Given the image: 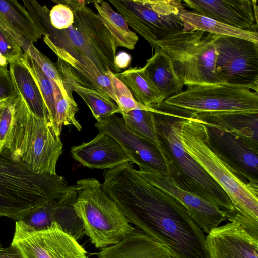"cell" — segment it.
<instances>
[{"mask_svg":"<svg viewBox=\"0 0 258 258\" xmlns=\"http://www.w3.org/2000/svg\"><path fill=\"white\" fill-rule=\"evenodd\" d=\"M103 190L131 223L174 258H210L203 231L175 198L143 178L128 162L104 173Z\"/></svg>","mask_w":258,"mask_h":258,"instance_id":"obj_1","label":"cell"},{"mask_svg":"<svg viewBox=\"0 0 258 258\" xmlns=\"http://www.w3.org/2000/svg\"><path fill=\"white\" fill-rule=\"evenodd\" d=\"M68 5L74 15L67 29L54 28L49 21L50 10L35 0H23L24 7L54 52H63L80 62L94 65L101 73H119L114 63L117 47L115 40L97 13L85 1H54Z\"/></svg>","mask_w":258,"mask_h":258,"instance_id":"obj_2","label":"cell"},{"mask_svg":"<svg viewBox=\"0 0 258 258\" xmlns=\"http://www.w3.org/2000/svg\"><path fill=\"white\" fill-rule=\"evenodd\" d=\"M152 112L157 148L166 172L179 187L216 205L227 213V220L235 214L226 193L184 149L180 138L183 115L162 102Z\"/></svg>","mask_w":258,"mask_h":258,"instance_id":"obj_3","label":"cell"},{"mask_svg":"<svg viewBox=\"0 0 258 258\" xmlns=\"http://www.w3.org/2000/svg\"><path fill=\"white\" fill-rule=\"evenodd\" d=\"M77 190L62 176L32 170L4 147L0 152V217L16 221L67 192Z\"/></svg>","mask_w":258,"mask_h":258,"instance_id":"obj_4","label":"cell"},{"mask_svg":"<svg viewBox=\"0 0 258 258\" xmlns=\"http://www.w3.org/2000/svg\"><path fill=\"white\" fill-rule=\"evenodd\" d=\"M180 122L184 149L226 193L234 214L258 224V184L242 179L219 157L208 143L202 122L183 115Z\"/></svg>","mask_w":258,"mask_h":258,"instance_id":"obj_5","label":"cell"},{"mask_svg":"<svg viewBox=\"0 0 258 258\" xmlns=\"http://www.w3.org/2000/svg\"><path fill=\"white\" fill-rule=\"evenodd\" d=\"M14 102L13 119L4 147L35 171L56 175L63 151L60 136L52 124L37 116L21 97L17 95Z\"/></svg>","mask_w":258,"mask_h":258,"instance_id":"obj_6","label":"cell"},{"mask_svg":"<svg viewBox=\"0 0 258 258\" xmlns=\"http://www.w3.org/2000/svg\"><path fill=\"white\" fill-rule=\"evenodd\" d=\"M76 185L77 195L74 207L83 222L85 234L96 248L116 244L138 231L103 190L98 180L83 179Z\"/></svg>","mask_w":258,"mask_h":258,"instance_id":"obj_7","label":"cell"},{"mask_svg":"<svg viewBox=\"0 0 258 258\" xmlns=\"http://www.w3.org/2000/svg\"><path fill=\"white\" fill-rule=\"evenodd\" d=\"M219 35L191 29L171 35L157 43L187 86L223 83L215 72Z\"/></svg>","mask_w":258,"mask_h":258,"instance_id":"obj_8","label":"cell"},{"mask_svg":"<svg viewBox=\"0 0 258 258\" xmlns=\"http://www.w3.org/2000/svg\"><path fill=\"white\" fill-rule=\"evenodd\" d=\"M128 25L154 49L171 35L192 29L181 19L186 11L180 0H110Z\"/></svg>","mask_w":258,"mask_h":258,"instance_id":"obj_9","label":"cell"},{"mask_svg":"<svg viewBox=\"0 0 258 258\" xmlns=\"http://www.w3.org/2000/svg\"><path fill=\"white\" fill-rule=\"evenodd\" d=\"M163 102L189 117L205 112H258L257 92L224 83L187 86Z\"/></svg>","mask_w":258,"mask_h":258,"instance_id":"obj_10","label":"cell"},{"mask_svg":"<svg viewBox=\"0 0 258 258\" xmlns=\"http://www.w3.org/2000/svg\"><path fill=\"white\" fill-rule=\"evenodd\" d=\"M215 72L224 83L258 93V44L234 37L219 36Z\"/></svg>","mask_w":258,"mask_h":258,"instance_id":"obj_11","label":"cell"},{"mask_svg":"<svg viewBox=\"0 0 258 258\" xmlns=\"http://www.w3.org/2000/svg\"><path fill=\"white\" fill-rule=\"evenodd\" d=\"M11 244L19 248L24 258H87L77 240L56 223L48 229L36 231L16 221Z\"/></svg>","mask_w":258,"mask_h":258,"instance_id":"obj_12","label":"cell"},{"mask_svg":"<svg viewBox=\"0 0 258 258\" xmlns=\"http://www.w3.org/2000/svg\"><path fill=\"white\" fill-rule=\"evenodd\" d=\"M137 171L152 185L177 200L198 227L206 233L227 220V212L204 198L178 187L166 172L152 168Z\"/></svg>","mask_w":258,"mask_h":258,"instance_id":"obj_13","label":"cell"},{"mask_svg":"<svg viewBox=\"0 0 258 258\" xmlns=\"http://www.w3.org/2000/svg\"><path fill=\"white\" fill-rule=\"evenodd\" d=\"M204 124L208 143L219 157L242 179L258 184V146Z\"/></svg>","mask_w":258,"mask_h":258,"instance_id":"obj_14","label":"cell"},{"mask_svg":"<svg viewBox=\"0 0 258 258\" xmlns=\"http://www.w3.org/2000/svg\"><path fill=\"white\" fill-rule=\"evenodd\" d=\"M99 132L112 137L121 145L139 170L152 168L166 172L164 160L157 145L129 130L123 119L114 114L95 124Z\"/></svg>","mask_w":258,"mask_h":258,"instance_id":"obj_15","label":"cell"},{"mask_svg":"<svg viewBox=\"0 0 258 258\" xmlns=\"http://www.w3.org/2000/svg\"><path fill=\"white\" fill-rule=\"evenodd\" d=\"M77 195V190L67 192L19 220L36 231L48 229L56 223L61 230L77 240L83 236L85 231L83 222L74 207Z\"/></svg>","mask_w":258,"mask_h":258,"instance_id":"obj_16","label":"cell"},{"mask_svg":"<svg viewBox=\"0 0 258 258\" xmlns=\"http://www.w3.org/2000/svg\"><path fill=\"white\" fill-rule=\"evenodd\" d=\"M194 12L242 30H257V6L254 0H184Z\"/></svg>","mask_w":258,"mask_h":258,"instance_id":"obj_17","label":"cell"},{"mask_svg":"<svg viewBox=\"0 0 258 258\" xmlns=\"http://www.w3.org/2000/svg\"><path fill=\"white\" fill-rule=\"evenodd\" d=\"M206 240L210 258H258V238L236 221L213 229Z\"/></svg>","mask_w":258,"mask_h":258,"instance_id":"obj_18","label":"cell"},{"mask_svg":"<svg viewBox=\"0 0 258 258\" xmlns=\"http://www.w3.org/2000/svg\"><path fill=\"white\" fill-rule=\"evenodd\" d=\"M71 153L76 161L91 169H111L132 162L117 141L103 132L89 142L73 146Z\"/></svg>","mask_w":258,"mask_h":258,"instance_id":"obj_19","label":"cell"},{"mask_svg":"<svg viewBox=\"0 0 258 258\" xmlns=\"http://www.w3.org/2000/svg\"><path fill=\"white\" fill-rule=\"evenodd\" d=\"M55 64L68 94L73 96L75 91L79 94L97 121L120 113L119 107L108 95L95 89L69 64L58 57Z\"/></svg>","mask_w":258,"mask_h":258,"instance_id":"obj_20","label":"cell"},{"mask_svg":"<svg viewBox=\"0 0 258 258\" xmlns=\"http://www.w3.org/2000/svg\"><path fill=\"white\" fill-rule=\"evenodd\" d=\"M190 117L258 146V112H205Z\"/></svg>","mask_w":258,"mask_h":258,"instance_id":"obj_21","label":"cell"},{"mask_svg":"<svg viewBox=\"0 0 258 258\" xmlns=\"http://www.w3.org/2000/svg\"><path fill=\"white\" fill-rule=\"evenodd\" d=\"M98 258H174L163 244L141 230L119 243L103 248Z\"/></svg>","mask_w":258,"mask_h":258,"instance_id":"obj_22","label":"cell"},{"mask_svg":"<svg viewBox=\"0 0 258 258\" xmlns=\"http://www.w3.org/2000/svg\"><path fill=\"white\" fill-rule=\"evenodd\" d=\"M9 68L11 79L17 95L25 101L37 116L50 122L43 97L28 70L21 60L10 63Z\"/></svg>","mask_w":258,"mask_h":258,"instance_id":"obj_23","label":"cell"},{"mask_svg":"<svg viewBox=\"0 0 258 258\" xmlns=\"http://www.w3.org/2000/svg\"><path fill=\"white\" fill-rule=\"evenodd\" d=\"M146 74L165 99L182 91L183 84L176 74L171 60L159 47L143 67Z\"/></svg>","mask_w":258,"mask_h":258,"instance_id":"obj_24","label":"cell"},{"mask_svg":"<svg viewBox=\"0 0 258 258\" xmlns=\"http://www.w3.org/2000/svg\"><path fill=\"white\" fill-rule=\"evenodd\" d=\"M114 74L129 89L136 101L140 104L155 108L165 100L143 67H130L121 73Z\"/></svg>","mask_w":258,"mask_h":258,"instance_id":"obj_25","label":"cell"},{"mask_svg":"<svg viewBox=\"0 0 258 258\" xmlns=\"http://www.w3.org/2000/svg\"><path fill=\"white\" fill-rule=\"evenodd\" d=\"M99 18L113 37L117 47L133 50L139 37L132 31L124 17L106 1L93 2Z\"/></svg>","mask_w":258,"mask_h":258,"instance_id":"obj_26","label":"cell"},{"mask_svg":"<svg viewBox=\"0 0 258 258\" xmlns=\"http://www.w3.org/2000/svg\"><path fill=\"white\" fill-rule=\"evenodd\" d=\"M0 17L33 43L42 36L27 9L16 0H0Z\"/></svg>","mask_w":258,"mask_h":258,"instance_id":"obj_27","label":"cell"},{"mask_svg":"<svg viewBox=\"0 0 258 258\" xmlns=\"http://www.w3.org/2000/svg\"><path fill=\"white\" fill-rule=\"evenodd\" d=\"M181 19L194 30L221 36L239 38L258 44L257 30L240 29L188 10L181 14Z\"/></svg>","mask_w":258,"mask_h":258,"instance_id":"obj_28","label":"cell"},{"mask_svg":"<svg viewBox=\"0 0 258 258\" xmlns=\"http://www.w3.org/2000/svg\"><path fill=\"white\" fill-rule=\"evenodd\" d=\"M54 53L58 58L69 64L95 89L108 95L116 103L113 85L111 78L107 74H103L94 66L80 62L63 52L55 51Z\"/></svg>","mask_w":258,"mask_h":258,"instance_id":"obj_29","label":"cell"},{"mask_svg":"<svg viewBox=\"0 0 258 258\" xmlns=\"http://www.w3.org/2000/svg\"><path fill=\"white\" fill-rule=\"evenodd\" d=\"M54 91L55 115L53 126L56 134L60 136L62 126L66 125H73L80 131L82 126L76 118L79 108L73 97L63 96L55 83Z\"/></svg>","mask_w":258,"mask_h":258,"instance_id":"obj_30","label":"cell"},{"mask_svg":"<svg viewBox=\"0 0 258 258\" xmlns=\"http://www.w3.org/2000/svg\"><path fill=\"white\" fill-rule=\"evenodd\" d=\"M21 61L35 80L44 100L50 121L53 125L55 115L54 83L46 77L40 67L27 53H24Z\"/></svg>","mask_w":258,"mask_h":258,"instance_id":"obj_31","label":"cell"},{"mask_svg":"<svg viewBox=\"0 0 258 258\" xmlns=\"http://www.w3.org/2000/svg\"><path fill=\"white\" fill-rule=\"evenodd\" d=\"M152 112L153 111L136 109L121 115L125 125L129 130L157 145Z\"/></svg>","mask_w":258,"mask_h":258,"instance_id":"obj_32","label":"cell"},{"mask_svg":"<svg viewBox=\"0 0 258 258\" xmlns=\"http://www.w3.org/2000/svg\"><path fill=\"white\" fill-rule=\"evenodd\" d=\"M25 53V52H24ZM25 53L28 54L40 67L43 73L58 87L64 96H73L68 94L65 89L61 76L56 64L39 51L31 43Z\"/></svg>","mask_w":258,"mask_h":258,"instance_id":"obj_33","label":"cell"},{"mask_svg":"<svg viewBox=\"0 0 258 258\" xmlns=\"http://www.w3.org/2000/svg\"><path fill=\"white\" fill-rule=\"evenodd\" d=\"M106 74L111 78L113 85L117 100L116 104L120 109V114L125 113L136 109L148 110L152 111L155 110L154 108L145 107L137 102L129 89L115 75L114 73L109 71Z\"/></svg>","mask_w":258,"mask_h":258,"instance_id":"obj_34","label":"cell"},{"mask_svg":"<svg viewBox=\"0 0 258 258\" xmlns=\"http://www.w3.org/2000/svg\"><path fill=\"white\" fill-rule=\"evenodd\" d=\"M24 52L16 41L0 26V67L21 60Z\"/></svg>","mask_w":258,"mask_h":258,"instance_id":"obj_35","label":"cell"},{"mask_svg":"<svg viewBox=\"0 0 258 258\" xmlns=\"http://www.w3.org/2000/svg\"><path fill=\"white\" fill-rule=\"evenodd\" d=\"M49 11V18L51 26L58 30L68 29L73 23L74 15L67 5L57 3Z\"/></svg>","mask_w":258,"mask_h":258,"instance_id":"obj_36","label":"cell"},{"mask_svg":"<svg viewBox=\"0 0 258 258\" xmlns=\"http://www.w3.org/2000/svg\"><path fill=\"white\" fill-rule=\"evenodd\" d=\"M14 99L7 101L3 107L0 115V141L4 146L13 119Z\"/></svg>","mask_w":258,"mask_h":258,"instance_id":"obj_37","label":"cell"},{"mask_svg":"<svg viewBox=\"0 0 258 258\" xmlns=\"http://www.w3.org/2000/svg\"><path fill=\"white\" fill-rule=\"evenodd\" d=\"M17 96L7 67H0V101L14 99Z\"/></svg>","mask_w":258,"mask_h":258,"instance_id":"obj_38","label":"cell"},{"mask_svg":"<svg viewBox=\"0 0 258 258\" xmlns=\"http://www.w3.org/2000/svg\"><path fill=\"white\" fill-rule=\"evenodd\" d=\"M131 59V56L128 53L124 51H120L116 55L114 63L118 69L121 70L129 66Z\"/></svg>","mask_w":258,"mask_h":258,"instance_id":"obj_39","label":"cell"},{"mask_svg":"<svg viewBox=\"0 0 258 258\" xmlns=\"http://www.w3.org/2000/svg\"><path fill=\"white\" fill-rule=\"evenodd\" d=\"M0 258H24L19 248L11 244L7 248H0Z\"/></svg>","mask_w":258,"mask_h":258,"instance_id":"obj_40","label":"cell"},{"mask_svg":"<svg viewBox=\"0 0 258 258\" xmlns=\"http://www.w3.org/2000/svg\"><path fill=\"white\" fill-rule=\"evenodd\" d=\"M9 100H10V99H9ZM7 100H8L0 101V115L1 113L2 110L3 109V107H4V105L5 104V103ZM4 147V145L2 144V143L1 142V141H0V152L3 149Z\"/></svg>","mask_w":258,"mask_h":258,"instance_id":"obj_41","label":"cell"},{"mask_svg":"<svg viewBox=\"0 0 258 258\" xmlns=\"http://www.w3.org/2000/svg\"><path fill=\"white\" fill-rule=\"evenodd\" d=\"M2 247H2V245L0 243V248H2Z\"/></svg>","mask_w":258,"mask_h":258,"instance_id":"obj_42","label":"cell"}]
</instances>
